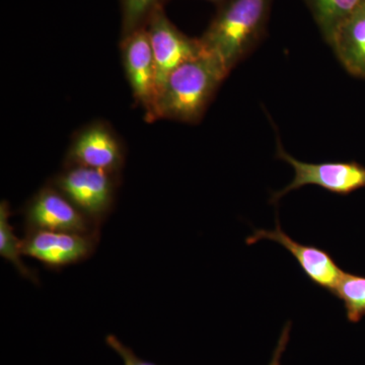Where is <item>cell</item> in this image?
I'll list each match as a JSON object with an SVG mask.
<instances>
[{
    "mask_svg": "<svg viewBox=\"0 0 365 365\" xmlns=\"http://www.w3.org/2000/svg\"><path fill=\"white\" fill-rule=\"evenodd\" d=\"M274 0H227L199 38L204 52L230 74L256 49L267 31Z\"/></svg>",
    "mask_w": 365,
    "mask_h": 365,
    "instance_id": "1",
    "label": "cell"
},
{
    "mask_svg": "<svg viewBox=\"0 0 365 365\" xmlns=\"http://www.w3.org/2000/svg\"><path fill=\"white\" fill-rule=\"evenodd\" d=\"M227 76L222 64L203 50L170 74L158 91L153 121L198 123Z\"/></svg>",
    "mask_w": 365,
    "mask_h": 365,
    "instance_id": "2",
    "label": "cell"
},
{
    "mask_svg": "<svg viewBox=\"0 0 365 365\" xmlns=\"http://www.w3.org/2000/svg\"><path fill=\"white\" fill-rule=\"evenodd\" d=\"M120 174L66 165L52 184L97 227H101L114 206Z\"/></svg>",
    "mask_w": 365,
    "mask_h": 365,
    "instance_id": "3",
    "label": "cell"
},
{
    "mask_svg": "<svg viewBox=\"0 0 365 365\" xmlns=\"http://www.w3.org/2000/svg\"><path fill=\"white\" fill-rule=\"evenodd\" d=\"M276 158L292 165L294 177L284 188L274 192L270 203L276 204L290 192L311 185L340 196H348L365 189V167L357 162H302L284 150L279 136Z\"/></svg>",
    "mask_w": 365,
    "mask_h": 365,
    "instance_id": "4",
    "label": "cell"
},
{
    "mask_svg": "<svg viewBox=\"0 0 365 365\" xmlns=\"http://www.w3.org/2000/svg\"><path fill=\"white\" fill-rule=\"evenodd\" d=\"M100 237V230L91 234L26 230L21 252L25 256L37 259L46 267L56 270L88 260L95 253Z\"/></svg>",
    "mask_w": 365,
    "mask_h": 365,
    "instance_id": "5",
    "label": "cell"
},
{
    "mask_svg": "<svg viewBox=\"0 0 365 365\" xmlns=\"http://www.w3.org/2000/svg\"><path fill=\"white\" fill-rule=\"evenodd\" d=\"M124 144L104 121L86 125L72 136L64 167L79 165L120 174L125 163Z\"/></svg>",
    "mask_w": 365,
    "mask_h": 365,
    "instance_id": "6",
    "label": "cell"
},
{
    "mask_svg": "<svg viewBox=\"0 0 365 365\" xmlns=\"http://www.w3.org/2000/svg\"><path fill=\"white\" fill-rule=\"evenodd\" d=\"M25 230L91 234L100 227L91 222L52 182L45 185L23 208Z\"/></svg>",
    "mask_w": 365,
    "mask_h": 365,
    "instance_id": "7",
    "label": "cell"
},
{
    "mask_svg": "<svg viewBox=\"0 0 365 365\" xmlns=\"http://www.w3.org/2000/svg\"><path fill=\"white\" fill-rule=\"evenodd\" d=\"M146 30L155 58L158 93L170 74L185 62L200 55L203 48L200 40L182 34L170 21L163 7L151 14Z\"/></svg>",
    "mask_w": 365,
    "mask_h": 365,
    "instance_id": "8",
    "label": "cell"
},
{
    "mask_svg": "<svg viewBox=\"0 0 365 365\" xmlns=\"http://www.w3.org/2000/svg\"><path fill=\"white\" fill-rule=\"evenodd\" d=\"M122 62L127 81L137 103L153 121L157 101V72L146 26L121 37Z\"/></svg>",
    "mask_w": 365,
    "mask_h": 365,
    "instance_id": "9",
    "label": "cell"
},
{
    "mask_svg": "<svg viewBox=\"0 0 365 365\" xmlns=\"http://www.w3.org/2000/svg\"><path fill=\"white\" fill-rule=\"evenodd\" d=\"M262 240L277 242L287 250L294 257L307 277L314 285L328 290L330 294H332L345 272L326 250L300 244L290 237L281 228L278 218H276L274 230H254L253 235L247 237L246 244L251 246Z\"/></svg>",
    "mask_w": 365,
    "mask_h": 365,
    "instance_id": "10",
    "label": "cell"
},
{
    "mask_svg": "<svg viewBox=\"0 0 365 365\" xmlns=\"http://www.w3.org/2000/svg\"><path fill=\"white\" fill-rule=\"evenodd\" d=\"M329 45L346 71L365 78V2L341 24Z\"/></svg>",
    "mask_w": 365,
    "mask_h": 365,
    "instance_id": "11",
    "label": "cell"
},
{
    "mask_svg": "<svg viewBox=\"0 0 365 365\" xmlns=\"http://www.w3.org/2000/svg\"><path fill=\"white\" fill-rule=\"evenodd\" d=\"M311 11L319 32L330 43L341 24L349 18L365 0H302Z\"/></svg>",
    "mask_w": 365,
    "mask_h": 365,
    "instance_id": "12",
    "label": "cell"
},
{
    "mask_svg": "<svg viewBox=\"0 0 365 365\" xmlns=\"http://www.w3.org/2000/svg\"><path fill=\"white\" fill-rule=\"evenodd\" d=\"M11 215L9 202L2 201L0 204V255L2 258L11 262L23 277L32 281L35 284H39L37 274L26 267L21 260L23 240L16 237L14 227L9 225V220Z\"/></svg>",
    "mask_w": 365,
    "mask_h": 365,
    "instance_id": "13",
    "label": "cell"
},
{
    "mask_svg": "<svg viewBox=\"0 0 365 365\" xmlns=\"http://www.w3.org/2000/svg\"><path fill=\"white\" fill-rule=\"evenodd\" d=\"M343 302L346 318L356 324L365 317V276L344 272L332 292Z\"/></svg>",
    "mask_w": 365,
    "mask_h": 365,
    "instance_id": "14",
    "label": "cell"
},
{
    "mask_svg": "<svg viewBox=\"0 0 365 365\" xmlns=\"http://www.w3.org/2000/svg\"><path fill=\"white\" fill-rule=\"evenodd\" d=\"M165 0H120L122 16L121 37L144 28L151 14L163 7Z\"/></svg>",
    "mask_w": 365,
    "mask_h": 365,
    "instance_id": "15",
    "label": "cell"
},
{
    "mask_svg": "<svg viewBox=\"0 0 365 365\" xmlns=\"http://www.w3.org/2000/svg\"><path fill=\"white\" fill-rule=\"evenodd\" d=\"M106 343H107V345L111 347L117 354L121 356L124 365H158L153 364V362L146 361V360L139 359L130 347L124 345L121 341L118 339L116 336L112 335V334H110V335L106 337Z\"/></svg>",
    "mask_w": 365,
    "mask_h": 365,
    "instance_id": "16",
    "label": "cell"
},
{
    "mask_svg": "<svg viewBox=\"0 0 365 365\" xmlns=\"http://www.w3.org/2000/svg\"><path fill=\"white\" fill-rule=\"evenodd\" d=\"M290 331H292V322H287L283 327L277 345H276L275 350H274L272 359H271L268 365H281L283 353H284L288 343H289Z\"/></svg>",
    "mask_w": 365,
    "mask_h": 365,
    "instance_id": "17",
    "label": "cell"
},
{
    "mask_svg": "<svg viewBox=\"0 0 365 365\" xmlns=\"http://www.w3.org/2000/svg\"><path fill=\"white\" fill-rule=\"evenodd\" d=\"M208 1L216 2V4H222L223 2L227 1V0H208Z\"/></svg>",
    "mask_w": 365,
    "mask_h": 365,
    "instance_id": "18",
    "label": "cell"
}]
</instances>
